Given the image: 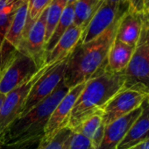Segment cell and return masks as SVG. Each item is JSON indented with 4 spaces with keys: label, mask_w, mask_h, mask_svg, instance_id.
Here are the masks:
<instances>
[{
    "label": "cell",
    "mask_w": 149,
    "mask_h": 149,
    "mask_svg": "<svg viewBox=\"0 0 149 149\" xmlns=\"http://www.w3.org/2000/svg\"><path fill=\"white\" fill-rule=\"evenodd\" d=\"M119 19L93 40L84 44L79 42L70 54L63 77L64 84L69 89L90 80L105 68L109 50L116 38Z\"/></svg>",
    "instance_id": "6da1fadb"
},
{
    "label": "cell",
    "mask_w": 149,
    "mask_h": 149,
    "mask_svg": "<svg viewBox=\"0 0 149 149\" xmlns=\"http://www.w3.org/2000/svg\"><path fill=\"white\" fill-rule=\"evenodd\" d=\"M68 91L69 88L62 80L51 95L10 125L2 137L3 145L20 148L30 145L38 138L41 139L51 114Z\"/></svg>",
    "instance_id": "7a4b0ae2"
},
{
    "label": "cell",
    "mask_w": 149,
    "mask_h": 149,
    "mask_svg": "<svg viewBox=\"0 0 149 149\" xmlns=\"http://www.w3.org/2000/svg\"><path fill=\"white\" fill-rule=\"evenodd\" d=\"M124 73H114L106 69L97 73L87 81L71 111L68 127L73 130L94 112L104 106L120 91L125 89Z\"/></svg>",
    "instance_id": "3957f363"
},
{
    "label": "cell",
    "mask_w": 149,
    "mask_h": 149,
    "mask_svg": "<svg viewBox=\"0 0 149 149\" xmlns=\"http://www.w3.org/2000/svg\"><path fill=\"white\" fill-rule=\"evenodd\" d=\"M124 76L125 89L137 90L149 96V19L146 14L144 16L140 36Z\"/></svg>",
    "instance_id": "277c9868"
},
{
    "label": "cell",
    "mask_w": 149,
    "mask_h": 149,
    "mask_svg": "<svg viewBox=\"0 0 149 149\" xmlns=\"http://www.w3.org/2000/svg\"><path fill=\"white\" fill-rule=\"evenodd\" d=\"M6 51L1 49L0 53L5 57L0 66V95L5 96L39 70L33 60L28 55L16 49H12L6 54Z\"/></svg>",
    "instance_id": "5b68a950"
},
{
    "label": "cell",
    "mask_w": 149,
    "mask_h": 149,
    "mask_svg": "<svg viewBox=\"0 0 149 149\" xmlns=\"http://www.w3.org/2000/svg\"><path fill=\"white\" fill-rule=\"evenodd\" d=\"M51 65L52 64H46L33 77L6 95L4 103L0 110V141L1 142L2 137L7 128L16 118H19L32 87Z\"/></svg>",
    "instance_id": "8992f818"
},
{
    "label": "cell",
    "mask_w": 149,
    "mask_h": 149,
    "mask_svg": "<svg viewBox=\"0 0 149 149\" xmlns=\"http://www.w3.org/2000/svg\"><path fill=\"white\" fill-rule=\"evenodd\" d=\"M68 57L69 56L52 63L49 68L36 81L26 97L19 118L29 112L33 108L51 95L57 88L60 83L63 80Z\"/></svg>",
    "instance_id": "52a82bcc"
},
{
    "label": "cell",
    "mask_w": 149,
    "mask_h": 149,
    "mask_svg": "<svg viewBox=\"0 0 149 149\" xmlns=\"http://www.w3.org/2000/svg\"><path fill=\"white\" fill-rule=\"evenodd\" d=\"M47 9L33 23L27 21L21 41L16 50L28 55L40 69L45 66V34Z\"/></svg>",
    "instance_id": "ba28073f"
},
{
    "label": "cell",
    "mask_w": 149,
    "mask_h": 149,
    "mask_svg": "<svg viewBox=\"0 0 149 149\" xmlns=\"http://www.w3.org/2000/svg\"><path fill=\"white\" fill-rule=\"evenodd\" d=\"M129 8V2L119 5L103 1L84 28L80 42L83 44L88 43L101 35Z\"/></svg>",
    "instance_id": "9c48e42d"
},
{
    "label": "cell",
    "mask_w": 149,
    "mask_h": 149,
    "mask_svg": "<svg viewBox=\"0 0 149 149\" xmlns=\"http://www.w3.org/2000/svg\"><path fill=\"white\" fill-rule=\"evenodd\" d=\"M86 83L87 81L70 88L68 93L60 101L46 125L40 143H47L60 130L68 126L71 111L76 101L84 89Z\"/></svg>",
    "instance_id": "30bf717a"
},
{
    "label": "cell",
    "mask_w": 149,
    "mask_h": 149,
    "mask_svg": "<svg viewBox=\"0 0 149 149\" xmlns=\"http://www.w3.org/2000/svg\"><path fill=\"white\" fill-rule=\"evenodd\" d=\"M148 97L146 93L137 90L123 89L104 106L102 110L104 125H107L136 110Z\"/></svg>",
    "instance_id": "8fae6325"
},
{
    "label": "cell",
    "mask_w": 149,
    "mask_h": 149,
    "mask_svg": "<svg viewBox=\"0 0 149 149\" xmlns=\"http://www.w3.org/2000/svg\"><path fill=\"white\" fill-rule=\"evenodd\" d=\"M141 111L142 104L129 114L105 125L104 138L97 149H117V146L124 139L133 122L139 118Z\"/></svg>",
    "instance_id": "7c38bea8"
},
{
    "label": "cell",
    "mask_w": 149,
    "mask_h": 149,
    "mask_svg": "<svg viewBox=\"0 0 149 149\" xmlns=\"http://www.w3.org/2000/svg\"><path fill=\"white\" fill-rule=\"evenodd\" d=\"M145 13L128 9L119 19L116 39L132 47H135L141 33Z\"/></svg>",
    "instance_id": "4fadbf2b"
},
{
    "label": "cell",
    "mask_w": 149,
    "mask_h": 149,
    "mask_svg": "<svg viewBox=\"0 0 149 149\" xmlns=\"http://www.w3.org/2000/svg\"><path fill=\"white\" fill-rule=\"evenodd\" d=\"M149 139V97L142 104V111L133 122L117 149H131Z\"/></svg>",
    "instance_id": "5bb4252c"
},
{
    "label": "cell",
    "mask_w": 149,
    "mask_h": 149,
    "mask_svg": "<svg viewBox=\"0 0 149 149\" xmlns=\"http://www.w3.org/2000/svg\"><path fill=\"white\" fill-rule=\"evenodd\" d=\"M83 28L72 25L61 37L53 49L46 54L45 64H52L69 56L81 41Z\"/></svg>",
    "instance_id": "9a60e30c"
},
{
    "label": "cell",
    "mask_w": 149,
    "mask_h": 149,
    "mask_svg": "<svg viewBox=\"0 0 149 149\" xmlns=\"http://www.w3.org/2000/svg\"><path fill=\"white\" fill-rule=\"evenodd\" d=\"M134 47L115 38L108 53L106 69L114 73H124L131 61Z\"/></svg>",
    "instance_id": "2e32d148"
},
{
    "label": "cell",
    "mask_w": 149,
    "mask_h": 149,
    "mask_svg": "<svg viewBox=\"0 0 149 149\" xmlns=\"http://www.w3.org/2000/svg\"><path fill=\"white\" fill-rule=\"evenodd\" d=\"M28 20V0H24L18 7L10 27L5 36V41L14 49H17Z\"/></svg>",
    "instance_id": "e0dca14e"
},
{
    "label": "cell",
    "mask_w": 149,
    "mask_h": 149,
    "mask_svg": "<svg viewBox=\"0 0 149 149\" xmlns=\"http://www.w3.org/2000/svg\"><path fill=\"white\" fill-rule=\"evenodd\" d=\"M102 114V110L94 112L91 116L72 130L74 132L80 133L89 139L96 149L102 142L104 134L105 125L103 123Z\"/></svg>",
    "instance_id": "ac0fdd59"
},
{
    "label": "cell",
    "mask_w": 149,
    "mask_h": 149,
    "mask_svg": "<svg viewBox=\"0 0 149 149\" xmlns=\"http://www.w3.org/2000/svg\"><path fill=\"white\" fill-rule=\"evenodd\" d=\"M102 2L103 0H79L74 3L73 25L84 30Z\"/></svg>",
    "instance_id": "d6986e66"
},
{
    "label": "cell",
    "mask_w": 149,
    "mask_h": 149,
    "mask_svg": "<svg viewBox=\"0 0 149 149\" xmlns=\"http://www.w3.org/2000/svg\"><path fill=\"white\" fill-rule=\"evenodd\" d=\"M74 6V4L67 5L65 6L64 10L62 12V14L59 19V22H58L52 36L50 37L49 40L46 44V47H45L46 54L53 49V47L57 44V42L59 41L61 37L64 34V33L73 25ZM45 57H46V55H45Z\"/></svg>",
    "instance_id": "ffe728a7"
},
{
    "label": "cell",
    "mask_w": 149,
    "mask_h": 149,
    "mask_svg": "<svg viewBox=\"0 0 149 149\" xmlns=\"http://www.w3.org/2000/svg\"><path fill=\"white\" fill-rule=\"evenodd\" d=\"M66 6H67L66 0H53L52 3L47 7V16H46V34H45L46 44L47 43L50 37L52 36Z\"/></svg>",
    "instance_id": "44dd1931"
},
{
    "label": "cell",
    "mask_w": 149,
    "mask_h": 149,
    "mask_svg": "<svg viewBox=\"0 0 149 149\" xmlns=\"http://www.w3.org/2000/svg\"><path fill=\"white\" fill-rule=\"evenodd\" d=\"M72 130L68 126L60 130L47 143H40L38 149H68Z\"/></svg>",
    "instance_id": "7402d4cb"
},
{
    "label": "cell",
    "mask_w": 149,
    "mask_h": 149,
    "mask_svg": "<svg viewBox=\"0 0 149 149\" xmlns=\"http://www.w3.org/2000/svg\"><path fill=\"white\" fill-rule=\"evenodd\" d=\"M53 0H28V22H34Z\"/></svg>",
    "instance_id": "603a6c76"
},
{
    "label": "cell",
    "mask_w": 149,
    "mask_h": 149,
    "mask_svg": "<svg viewBox=\"0 0 149 149\" xmlns=\"http://www.w3.org/2000/svg\"><path fill=\"white\" fill-rule=\"evenodd\" d=\"M68 149H96V148L89 139H87L86 137H84L80 133L73 132L69 139Z\"/></svg>",
    "instance_id": "cb8c5ba5"
},
{
    "label": "cell",
    "mask_w": 149,
    "mask_h": 149,
    "mask_svg": "<svg viewBox=\"0 0 149 149\" xmlns=\"http://www.w3.org/2000/svg\"><path fill=\"white\" fill-rule=\"evenodd\" d=\"M128 2L130 4V9L143 12V0H128Z\"/></svg>",
    "instance_id": "d4e9b609"
},
{
    "label": "cell",
    "mask_w": 149,
    "mask_h": 149,
    "mask_svg": "<svg viewBox=\"0 0 149 149\" xmlns=\"http://www.w3.org/2000/svg\"><path fill=\"white\" fill-rule=\"evenodd\" d=\"M132 148H135V149H149V139L146 141H144L143 143L136 146L135 147H132Z\"/></svg>",
    "instance_id": "484cf974"
},
{
    "label": "cell",
    "mask_w": 149,
    "mask_h": 149,
    "mask_svg": "<svg viewBox=\"0 0 149 149\" xmlns=\"http://www.w3.org/2000/svg\"><path fill=\"white\" fill-rule=\"evenodd\" d=\"M143 13L149 14V0H143Z\"/></svg>",
    "instance_id": "4316f807"
},
{
    "label": "cell",
    "mask_w": 149,
    "mask_h": 149,
    "mask_svg": "<svg viewBox=\"0 0 149 149\" xmlns=\"http://www.w3.org/2000/svg\"><path fill=\"white\" fill-rule=\"evenodd\" d=\"M103 1H106V2H109V3H114V4L122 5V4L127 3L128 0H103Z\"/></svg>",
    "instance_id": "83f0119b"
},
{
    "label": "cell",
    "mask_w": 149,
    "mask_h": 149,
    "mask_svg": "<svg viewBox=\"0 0 149 149\" xmlns=\"http://www.w3.org/2000/svg\"><path fill=\"white\" fill-rule=\"evenodd\" d=\"M4 40H5V36L3 34L0 33V53H1V49H2V46H3Z\"/></svg>",
    "instance_id": "f1b7e54d"
},
{
    "label": "cell",
    "mask_w": 149,
    "mask_h": 149,
    "mask_svg": "<svg viewBox=\"0 0 149 149\" xmlns=\"http://www.w3.org/2000/svg\"><path fill=\"white\" fill-rule=\"evenodd\" d=\"M5 97H6L5 95H0V110H1V107H2V104L4 103Z\"/></svg>",
    "instance_id": "f546056e"
},
{
    "label": "cell",
    "mask_w": 149,
    "mask_h": 149,
    "mask_svg": "<svg viewBox=\"0 0 149 149\" xmlns=\"http://www.w3.org/2000/svg\"><path fill=\"white\" fill-rule=\"evenodd\" d=\"M77 1H79V0H66V3L67 5H72V4L77 3Z\"/></svg>",
    "instance_id": "4dcf8cb0"
},
{
    "label": "cell",
    "mask_w": 149,
    "mask_h": 149,
    "mask_svg": "<svg viewBox=\"0 0 149 149\" xmlns=\"http://www.w3.org/2000/svg\"><path fill=\"white\" fill-rule=\"evenodd\" d=\"M3 146V144H2V143H1V142H0V147H1V146Z\"/></svg>",
    "instance_id": "1f68e13d"
},
{
    "label": "cell",
    "mask_w": 149,
    "mask_h": 149,
    "mask_svg": "<svg viewBox=\"0 0 149 149\" xmlns=\"http://www.w3.org/2000/svg\"><path fill=\"white\" fill-rule=\"evenodd\" d=\"M145 14H146V13H145ZM146 16H147V17H148V19H149V14H146Z\"/></svg>",
    "instance_id": "d6a6232c"
},
{
    "label": "cell",
    "mask_w": 149,
    "mask_h": 149,
    "mask_svg": "<svg viewBox=\"0 0 149 149\" xmlns=\"http://www.w3.org/2000/svg\"><path fill=\"white\" fill-rule=\"evenodd\" d=\"M131 149H135V148H131Z\"/></svg>",
    "instance_id": "836d02e7"
}]
</instances>
